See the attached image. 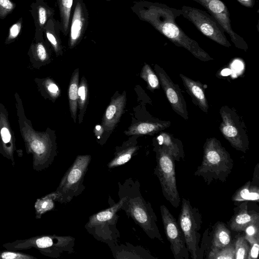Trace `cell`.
<instances>
[{"label": "cell", "instance_id": "1", "mask_svg": "<svg viewBox=\"0 0 259 259\" xmlns=\"http://www.w3.org/2000/svg\"><path fill=\"white\" fill-rule=\"evenodd\" d=\"M131 9L141 20L149 23L177 47L184 48L202 61L213 60L176 24V18L182 15L181 9L147 1L135 2Z\"/></svg>", "mask_w": 259, "mask_h": 259}, {"label": "cell", "instance_id": "2", "mask_svg": "<svg viewBox=\"0 0 259 259\" xmlns=\"http://www.w3.org/2000/svg\"><path fill=\"white\" fill-rule=\"evenodd\" d=\"M14 97L20 132L27 154L32 156L33 169L45 170L52 164L57 155L55 136L49 128L45 132L35 130L25 115L22 100L17 92Z\"/></svg>", "mask_w": 259, "mask_h": 259}, {"label": "cell", "instance_id": "3", "mask_svg": "<svg viewBox=\"0 0 259 259\" xmlns=\"http://www.w3.org/2000/svg\"><path fill=\"white\" fill-rule=\"evenodd\" d=\"M118 192L124 197L121 210L131 218L151 239H157L164 243L157 225V218L151 203L145 200L140 191V183L132 178L123 184L118 182Z\"/></svg>", "mask_w": 259, "mask_h": 259}, {"label": "cell", "instance_id": "4", "mask_svg": "<svg viewBox=\"0 0 259 259\" xmlns=\"http://www.w3.org/2000/svg\"><path fill=\"white\" fill-rule=\"evenodd\" d=\"M233 166V160L220 141L215 138H209L203 145L201 164L194 175L201 177L207 185L213 181L225 183Z\"/></svg>", "mask_w": 259, "mask_h": 259}, {"label": "cell", "instance_id": "5", "mask_svg": "<svg viewBox=\"0 0 259 259\" xmlns=\"http://www.w3.org/2000/svg\"><path fill=\"white\" fill-rule=\"evenodd\" d=\"M118 193V202H115L109 195V207L91 215L84 226L87 232L95 239L106 243L109 247L117 244L120 237L116 226L119 218L117 212L121 210L124 197L120 193Z\"/></svg>", "mask_w": 259, "mask_h": 259}, {"label": "cell", "instance_id": "6", "mask_svg": "<svg viewBox=\"0 0 259 259\" xmlns=\"http://www.w3.org/2000/svg\"><path fill=\"white\" fill-rule=\"evenodd\" d=\"M75 238L71 236L56 234L39 235L25 239H17L3 245L5 249L22 250L34 248L42 255L58 258L63 253L75 252Z\"/></svg>", "mask_w": 259, "mask_h": 259}, {"label": "cell", "instance_id": "7", "mask_svg": "<svg viewBox=\"0 0 259 259\" xmlns=\"http://www.w3.org/2000/svg\"><path fill=\"white\" fill-rule=\"evenodd\" d=\"M92 157L90 155H78L63 176L56 190L53 192L56 202H70L84 190L85 175L88 170Z\"/></svg>", "mask_w": 259, "mask_h": 259}, {"label": "cell", "instance_id": "8", "mask_svg": "<svg viewBox=\"0 0 259 259\" xmlns=\"http://www.w3.org/2000/svg\"><path fill=\"white\" fill-rule=\"evenodd\" d=\"M178 223L183 233L191 258H202L203 252L200 245L202 215L199 209L185 198H182Z\"/></svg>", "mask_w": 259, "mask_h": 259}, {"label": "cell", "instance_id": "9", "mask_svg": "<svg viewBox=\"0 0 259 259\" xmlns=\"http://www.w3.org/2000/svg\"><path fill=\"white\" fill-rule=\"evenodd\" d=\"M155 151L156 165L154 173L158 179L165 199L173 207L177 208L181 199L176 183L175 161L159 147L155 146Z\"/></svg>", "mask_w": 259, "mask_h": 259}, {"label": "cell", "instance_id": "10", "mask_svg": "<svg viewBox=\"0 0 259 259\" xmlns=\"http://www.w3.org/2000/svg\"><path fill=\"white\" fill-rule=\"evenodd\" d=\"M222 122L219 129L224 137L238 151L245 153L249 148L246 127L233 108L222 106L220 110Z\"/></svg>", "mask_w": 259, "mask_h": 259}, {"label": "cell", "instance_id": "11", "mask_svg": "<svg viewBox=\"0 0 259 259\" xmlns=\"http://www.w3.org/2000/svg\"><path fill=\"white\" fill-rule=\"evenodd\" d=\"M182 15L192 22L205 36L225 47L231 44L225 35V31L216 19L207 12L191 7L183 6Z\"/></svg>", "mask_w": 259, "mask_h": 259}, {"label": "cell", "instance_id": "12", "mask_svg": "<svg viewBox=\"0 0 259 259\" xmlns=\"http://www.w3.org/2000/svg\"><path fill=\"white\" fill-rule=\"evenodd\" d=\"M162 222L167 239L170 243V248L175 259H189L183 233L176 219L164 204L160 206Z\"/></svg>", "mask_w": 259, "mask_h": 259}, {"label": "cell", "instance_id": "13", "mask_svg": "<svg viewBox=\"0 0 259 259\" xmlns=\"http://www.w3.org/2000/svg\"><path fill=\"white\" fill-rule=\"evenodd\" d=\"M204 7L216 19L225 32L230 36L235 46L247 51L248 46L244 39L237 34L231 26L230 15L227 6L220 0H193Z\"/></svg>", "mask_w": 259, "mask_h": 259}, {"label": "cell", "instance_id": "14", "mask_svg": "<svg viewBox=\"0 0 259 259\" xmlns=\"http://www.w3.org/2000/svg\"><path fill=\"white\" fill-rule=\"evenodd\" d=\"M154 70L172 109L184 119L187 120L188 114L186 103L179 86L173 82L166 72L158 65H154Z\"/></svg>", "mask_w": 259, "mask_h": 259}, {"label": "cell", "instance_id": "15", "mask_svg": "<svg viewBox=\"0 0 259 259\" xmlns=\"http://www.w3.org/2000/svg\"><path fill=\"white\" fill-rule=\"evenodd\" d=\"M15 133L9 119V113L5 106L0 103V154L10 160L15 165L14 154L21 157L22 150H17Z\"/></svg>", "mask_w": 259, "mask_h": 259}, {"label": "cell", "instance_id": "16", "mask_svg": "<svg viewBox=\"0 0 259 259\" xmlns=\"http://www.w3.org/2000/svg\"><path fill=\"white\" fill-rule=\"evenodd\" d=\"M70 22L69 47L73 48L82 39L87 29L89 13L83 0H75Z\"/></svg>", "mask_w": 259, "mask_h": 259}, {"label": "cell", "instance_id": "17", "mask_svg": "<svg viewBox=\"0 0 259 259\" xmlns=\"http://www.w3.org/2000/svg\"><path fill=\"white\" fill-rule=\"evenodd\" d=\"M249 201H244L234 208V214L228 222L229 228L237 232L244 231L248 225L259 222V213L249 209Z\"/></svg>", "mask_w": 259, "mask_h": 259}, {"label": "cell", "instance_id": "18", "mask_svg": "<svg viewBox=\"0 0 259 259\" xmlns=\"http://www.w3.org/2000/svg\"><path fill=\"white\" fill-rule=\"evenodd\" d=\"M35 25L34 39L40 40L44 37L45 27L49 19L54 18L55 10L44 0H35L30 6Z\"/></svg>", "mask_w": 259, "mask_h": 259}, {"label": "cell", "instance_id": "19", "mask_svg": "<svg viewBox=\"0 0 259 259\" xmlns=\"http://www.w3.org/2000/svg\"><path fill=\"white\" fill-rule=\"evenodd\" d=\"M51 47L49 42L44 38L40 40L33 39L27 53L29 61L33 68L39 69L50 62L51 57Z\"/></svg>", "mask_w": 259, "mask_h": 259}, {"label": "cell", "instance_id": "20", "mask_svg": "<svg viewBox=\"0 0 259 259\" xmlns=\"http://www.w3.org/2000/svg\"><path fill=\"white\" fill-rule=\"evenodd\" d=\"M113 256L116 259H157L151 253L141 246H134L126 242L118 243L109 247Z\"/></svg>", "mask_w": 259, "mask_h": 259}, {"label": "cell", "instance_id": "21", "mask_svg": "<svg viewBox=\"0 0 259 259\" xmlns=\"http://www.w3.org/2000/svg\"><path fill=\"white\" fill-rule=\"evenodd\" d=\"M125 101V93L111 101L105 111L102 120L103 126L105 130H112L119 122L123 112Z\"/></svg>", "mask_w": 259, "mask_h": 259}, {"label": "cell", "instance_id": "22", "mask_svg": "<svg viewBox=\"0 0 259 259\" xmlns=\"http://www.w3.org/2000/svg\"><path fill=\"white\" fill-rule=\"evenodd\" d=\"M187 92L192 97L195 104L207 113L208 104L203 84L198 80H193L185 75L179 74Z\"/></svg>", "mask_w": 259, "mask_h": 259}, {"label": "cell", "instance_id": "23", "mask_svg": "<svg viewBox=\"0 0 259 259\" xmlns=\"http://www.w3.org/2000/svg\"><path fill=\"white\" fill-rule=\"evenodd\" d=\"M157 145L164 149L175 161L183 159L185 154L182 143L167 133H162L157 137Z\"/></svg>", "mask_w": 259, "mask_h": 259}, {"label": "cell", "instance_id": "24", "mask_svg": "<svg viewBox=\"0 0 259 259\" xmlns=\"http://www.w3.org/2000/svg\"><path fill=\"white\" fill-rule=\"evenodd\" d=\"M170 125L169 121H140L131 125L124 133L126 136L151 135L167 128Z\"/></svg>", "mask_w": 259, "mask_h": 259}, {"label": "cell", "instance_id": "25", "mask_svg": "<svg viewBox=\"0 0 259 259\" xmlns=\"http://www.w3.org/2000/svg\"><path fill=\"white\" fill-rule=\"evenodd\" d=\"M60 32L61 27L60 21L54 18L49 19L45 27L44 34L57 56L62 54Z\"/></svg>", "mask_w": 259, "mask_h": 259}, {"label": "cell", "instance_id": "26", "mask_svg": "<svg viewBox=\"0 0 259 259\" xmlns=\"http://www.w3.org/2000/svg\"><path fill=\"white\" fill-rule=\"evenodd\" d=\"M212 228L210 249L221 248L233 242L230 230L224 222H217Z\"/></svg>", "mask_w": 259, "mask_h": 259}, {"label": "cell", "instance_id": "27", "mask_svg": "<svg viewBox=\"0 0 259 259\" xmlns=\"http://www.w3.org/2000/svg\"><path fill=\"white\" fill-rule=\"evenodd\" d=\"M139 147L135 143L124 144L116 149L113 159L107 164L109 169H112L124 164L135 155Z\"/></svg>", "mask_w": 259, "mask_h": 259}, {"label": "cell", "instance_id": "28", "mask_svg": "<svg viewBox=\"0 0 259 259\" xmlns=\"http://www.w3.org/2000/svg\"><path fill=\"white\" fill-rule=\"evenodd\" d=\"M259 199L258 183L252 181H248L238 189L232 197V200L236 202L244 201H256Z\"/></svg>", "mask_w": 259, "mask_h": 259}, {"label": "cell", "instance_id": "29", "mask_svg": "<svg viewBox=\"0 0 259 259\" xmlns=\"http://www.w3.org/2000/svg\"><path fill=\"white\" fill-rule=\"evenodd\" d=\"M33 80L37 85L38 91L44 98L54 101L60 96V89L52 78H35Z\"/></svg>", "mask_w": 259, "mask_h": 259}, {"label": "cell", "instance_id": "30", "mask_svg": "<svg viewBox=\"0 0 259 259\" xmlns=\"http://www.w3.org/2000/svg\"><path fill=\"white\" fill-rule=\"evenodd\" d=\"M73 1L57 0L60 18L61 32L65 36L69 34Z\"/></svg>", "mask_w": 259, "mask_h": 259}, {"label": "cell", "instance_id": "31", "mask_svg": "<svg viewBox=\"0 0 259 259\" xmlns=\"http://www.w3.org/2000/svg\"><path fill=\"white\" fill-rule=\"evenodd\" d=\"M79 71L76 69L72 74L68 88L70 110L74 122L76 121L77 109Z\"/></svg>", "mask_w": 259, "mask_h": 259}, {"label": "cell", "instance_id": "32", "mask_svg": "<svg viewBox=\"0 0 259 259\" xmlns=\"http://www.w3.org/2000/svg\"><path fill=\"white\" fill-rule=\"evenodd\" d=\"M55 202L53 192L37 199L34 204L35 218L40 219L44 213L54 209Z\"/></svg>", "mask_w": 259, "mask_h": 259}, {"label": "cell", "instance_id": "33", "mask_svg": "<svg viewBox=\"0 0 259 259\" xmlns=\"http://www.w3.org/2000/svg\"><path fill=\"white\" fill-rule=\"evenodd\" d=\"M140 77L146 82L149 90L154 91L160 88L159 78L148 64L145 63L141 70Z\"/></svg>", "mask_w": 259, "mask_h": 259}, {"label": "cell", "instance_id": "34", "mask_svg": "<svg viewBox=\"0 0 259 259\" xmlns=\"http://www.w3.org/2000/svg\"><path fill=\"white\" fill-rule=\"evenodd\" d=\"M250 245L244 234H239L234 239L235 259H247Z\"/></svg>", "mask_w": 259, "mask_h": 259}, {"label": "cell", "instance_id": "35", "mask_svg": "<svg viewBox=\"0 0 259 259\" xmlns=\"http://www.w3.org/2000/svg\"><path fill=\"white\" fill-rule=\"evenodd\" d=\"M208 259H235L234 240L229 245L221 248H211Z\"/></svg>", "mask_w": 259, "mask_h": 259}, {"label": "cell", "instance_id": "36", "mask_svg": "<svg viewBox=\"0 0 259 259\" xmlns=\"http://www.w3.org/2000/svg\"><path fill=\"white\" fill-rule=\"evenodd\" d=\"M88 100V86L84 77L81 78L78 90L77 103L80 110L79 123L82 121Z\"/></svg>", "mask_w": 259, "mask_h": 259}, {"label": "cell", "instance_id": "37", "mask_svg": "<svg viewBox=\"0 0 259 259\" xmlns=\"http://www.w3.org/2000/svg\"><path fill=\"white\" fill-rule=\"evenodd\" d=\"M22 23L23 19L21 17L16 22L11 25L9 28L8 36L5 41V45H9L16 40L21 33Z\"/></svg>", "mask_w": 259, "mask_h": 259}, {"label": "cell", "instance_id": "38", "mask_svg": "<svg viewBox=\"0 0 259 259\" xmlns=\"http://www.w3.org/2000/svg\"><path fill=\"white\" fill-rule=\"evenodd\" d=\"M0 259H37V258L19 250L6 249L0 251Z\"/></svg>", "mask_w": 259, "mask_h": 259}, {"label": "cell", "instance_id": "39", "mask_svg": "<svg viewBox=\"0 0 259 259\" xmlns=\"http://www.w3.org/2000/svg\"><path fill=\"white\" fill-rule=\"evenodd\" d=\"M243 232L245 233V238L249 244L259 240V222L248 225Z\"/></svg>", "mask_w": 259, "mask_h": 259}, {"label": "cell", "instance_id": "40", "mask_svg": "<svg viewBox=\"0 0 259 259\" xmlns=\"http://www.w3.org/2000/svg\"><path fill=\"white\" fill-rule=\"evenodd\" d=\"M16 6L11 0H0V19H4L13 11Z\"/></svg>", "mask_w": 259, "mask_h": 259}, {"label": "cell", "instance_id": "41", "mask_svg": "<svg viewBox=\"0 0 259 259\" xmlns=\"http://www.w3.org/2000/svg\"><path fill=\"white\" fill-rule=\"evenodd\" d=\"M249 250L247 259H257L259 250V240L250 244Z\"/></svg>", "mask_w": 259, "mask_h": 259}, {"label": "cell", "instance_id": "42", "mask_svg": "<svg viewBox=\"0 0 259 259\" xmlns=\"http://www.w3.org/2000/svg\"><path fill=\"white\" fill-rule=\"evenodd\" d=\"M242 5L247 7L252 8L255 3L256 0H237Z\"/></svg>", "mask_w": 259, "mask_h": 259}, {"label": "cell", "instance_id": "43", "mask_svg": "<svg viewBox=\"0 0 259 259\" xmlns=\"http://www.w3.org/2000/svg\"><path fill=\"white\" fill-rule=\"evenodd\" d=\"M104 131V128L103 126L98 124L94 128V133L95 136L99 139Z\"/></svg>", "mask_w": 259, "mask_h": 259}, {"label": "cell", "instance_id": "44", "mask_svg": "<svg viewBox=\"0 0 259 259\" xmlns=\"http://www.w3.org/2000/svg\"><path fill=\"white\" fill-rule=\"evenodd\" d=\"M106 1H110V0H106Z\"/></svg>", "mask_w": 259, "mask_h": 259}]
</instances>
